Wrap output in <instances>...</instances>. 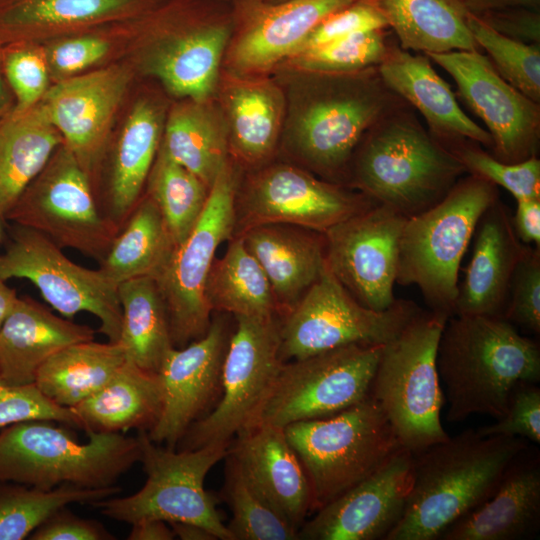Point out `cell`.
Segmentation results:
<instances>
[{"label":"cell","mask_w":540,"mask_h":540,"mask_svg":"<svg viewBox=\"0 0 540 540\" xmlns=\"http://www.w3.org/2000/svg\"><path fill=\"white\" fill-rule=\"evenodd\" d=\"M406 217L381 204L326 230L325 260L342 286L363 306L382 311L397 298L398 244Z\"/></svg>","instance_id":"17"},{"label":"cell","mask_w":540,"mask_h":540,"mask_svg":"<svg viewBox=\"0 0 540 540\" xmlns=\"http://www.w3.org/2000/svg\"><path fill=\"white\" fill-rule=\"evenodd\" d=\"M512 225L519 240L526 245L540 247V198L516 200Z\"/></svg>","instance_id":"55"},{"label":"cell","mask_w":540,"mask_h":540,"mask_svg":"<svg viewBox=\"0 0 540 540\" xmlns=\"http://www.w3.org/2000/svg\"><path fill=\"white\" fill-rule=\"evenodd\" d=\"M0 278L29 280L67 319L80 312L94 315L100 322L99 331L108 341L118 342L122 327L118 285L99 268L73 262L43 234L14 226L8 246L0 253Z\"/></svg>","instance_id":"15"},{"label":"cell","mask_w":540,"mask_h":540,"mask_svg":"<svg viewBox=\"0 0 540 540\" xmlns=\"http://www.w3.org/2000/svg\"><path fill=\"white\" fill-rule=\"evenodd\" d=\"M446 147L459 159L467 173L503 187L515 200L540 198V160L536 156L510 164L465 143V140Z\"/></svg>","instance_id":"46"},{"label":"cell","mask_w":540,"mask_h":540,"mask_svg":"<svg viewBox=\"0 0 540 540\" xmlns=\"http://www.w3.org/2000/svg\"><path fill=\"white\" fill-rule=\"evenodd\" d=\"M421 309L406 299H396L382 311L369 309L325 263L319 278L279 320L280 357L286 362L351 344L384 345Z\"/></svg>","instance_id":"12"},{"label":"cell","mask_w":540,"mask_h":540,"mask_svg":"<svg viewBox=\"0 0 540 540\" xmlns=\"http://www.w3.org/2000/svg\"><path fill=\"white\" fill-rule=\"evenodd\" d=\"M233 328L218 316L202 337L172 348L158 371L163 408L147 432L160 445L175 448L189 427L207 415L221 395L222 369Z\"/></svg>","instance_id":"19"},{"label":"cell","mask_w":540,"mask_h":540,"mask_svg":"<svg viewBox=\"0 0 540 540\" xmlns=\"http://www.w3.org/2000/svg\"><path fill=\"white\" fill-rule=\"evenodd\" d=\"M230 240L223 257L215 259L207 278L205 295L212 311L234 317L276 316L274 294L262 267L241 236Z\"/></svg>","instance_id":"39"},{"label":"cell","mask_w":540,"mask_h":540,"mask_svg":"<svg viewBox=\"0 0 540 540\" xmlns=\"http://www.w3.org/2000/svg\"><path fill=\"white\" fill-rule=\"evenodd\" d=\"M94 333L30 296H18L0 327V375L13 385L34 384L47 359L71 344L94 340Z\"/></svg>","instance_id":"28"},{"label":"cell","mask_w":540,"mask_h":540,"mask_svg":"<svg viewBox=\"0 0 540 540\" xmlns=\"http://www.w3.org/2000/svg\"><path fill=\"white\" fill-rule=\"evenodd\" d=\"M175 246L158 206L146 194L118 231L99 269L117 285L137 277L155 279Z\"/></svg>","instance_id":"35"},{"label":"cell","mask_w":540,"mask_h":540,"mask_svg":"<svg viewBox=\"0 0 540 540\" xmlns=\"http://www.w3.org/2000/svg\"><path fill=\"white\" fill-rule=\"evenodd\" d=\"M221 497L232 511L233 540H297L298 529L280 516L249 483L236 459L226 456Z\"/></svg>","instance_id":"42"},{"label":"cell","mask_w":540,"mask_h":540,"mask_svg":"<svg viewBox=\"0 0 540 540\" xmlns=\"http://www.w3.org/2000/svg\"><path fill=\"white\" fill-rule=\"evenodd\" d=\"M382 347L351 344L283 362L251 426L284 428L362 402L370 395Z\"/></svg>","instance_id":"10"},{"label":"cell","mask_w":540,"mask_h":540,"mask_svg":"<svg viewBox=\"0 0 540 540\" xmlns=\"http://www.w3.org/2000/svg\"><path fill=\"white\" fill-rule=\"evenodd\" d=\"M132 0H18L0 13V45L20 41L43 25L91 21L121 10Z\"/></svg>","instance_id":"43"},{"label":"cell","mask_w":540,"mask_h":540,"mask_svg":"<svg viewBox=\"0 0 540 540\" xmlns=\"http://www.w3.org/2000/svg\"><path fill=\"white\" fill-rule=\"evenodd\" d=\"M448 318L421 309L383 345L372 380L370 396L412 454L449 437L440 418L445 398L436 365L438 342Z\"/></svg>","instance_id":"7"},{"label":"cell","mask_w":540,"mask_h":540,"mask_svg":"<svg viewBox=\"0 0 540 540\" xmlns=\"http://www.w3.org/2000/svg\"><path fill=\"white\" fill-rule=\"evenodd\" d=\"M62 144L41 101L0 121V215L4 219Z\"/></svg>","instance_id":"33"},{"label":"cell","mask_w":540,"mask_h":540,"mask_svg":"<svg viewBox=\"0 0 540 540\" xmlns=\"http://www.w3.org/2000/svg\"><path fill=\"white\" fill-rule=\"evenodd\" d=\"M228 144L243 162L258 164L272 154L280 129L283 100L269 82L238 79L225 94Z\"/></svg>","instance_id":"37"},{"label":"cell","mask_w":540,"mask_h":540,"mask_svg":"<svg viewBox=\"0 0 540 540\" xmlns=\"http://www.w3.org/2000/svg\"><path fill=\"white\" fill-rule=\"evenodd\" d=\"M147 195L158 206L177 246L190 234L208 200L210 188L159 147L149 173Z\"/></svg>","instance_id":"41"},{"label":"cell","mask_w":540,"mask_h":540,"mask_svg":"<svg viewBox=\"0 0 540 540\" xmlns=\"http://www.w3.org/2000/svg\"><path fill=\"white\" fill-rule=\"evenodd\" d=\"M15 289L9 287L6 281L0 278V327L17 301Z\"/></svg>","instance_id":"59"},{"label":"cell","mask_w":540,"mask_h":540,"mask_svg":"<svg viewBox=\"0 0 540 540\" xmlns=\"http://www.w3.org/2000/svg\"><path fill=\"white\" fill-rule=\"evenodd\" d=\"M228 133L221 118L206 102L185 101L166 121L160 147L209 188L229 161Z\"/></svg>","instance_id":"36"},{"label":"cell","mask_w":540,"mask_h":540,"mask_svg":"<svg viewBox=\"0 0 540 540\" xmlns=\"http://www.w3.org/2000/svg\"><path fill=\"white\" fill-rule=\"evenodd\" d=\"M13 107L14 98L4 78L0 62V121L12 111Z\"/></svg>","instance_id":"60"},{"label":"cell","mask_w":540,"mask_h":540,"mask_svg":"<svg viewBox=\"0 0 540 540\" xmlns=\"http://www.w3.org/2000/svg\"><path fill=\"white\" fill-rule=\"evenodd\" d=\"M377 204L360 191L278 164L259 171L240 192L237 190L233 237L266 224H288L324 233Z\"/></svg>","instance_id":"16"},{"label":"cell","mask_w":540,"mask_h":540,"mask_svg":"<svg viewBox=\"0 0 540 540\" xmlns=\"http://www.w3.org/2000/svg\"><path fill=\"white\" fill-rule=\"evenodd\" d=\"M387 27V22L374 7L361 0H356L324 18L309 33L296 53L343 39L358 32Z\"/></svg>","instance_id":"51"},{"label":"cell","mask_w":540,"mask_h":540,"mask_svg":"<svg viewBox=\"0 0 540 540\" xmlns=\"http://www.w3.org/2000/svg\"><path fill=\"white\" fill-rule=\"evenodd\" d=\"M109 50V43L99 37L82 36L61 41L48 50L46 61L49 74L58 81L100 61Z\"/></svg>","instance_id":"52"},{"label":"cell","mask_w":540,"mask_h":540,"mask_svg":"<svg viewBox=\"0 0 540 540\" xmlns=\"http://www.w3.org/2000/svg\"><path fill=\"white\" fill-rule=\"evenodd\" d=\"M471 259L458 285L453 315L503 318L509 286L526 244L517 237L508 208L497 199L481 215Z\"/></svg>","instance_id":"24"},{"label":"cell","mask_w":540,"mask_h":540,"mask_svg":"<svg viewBox=\"0 0 540 540\" xmlns=\"http://www.w3.org/2000/svg\"><path fill=\"white\" fill-rule=\"evenodd\" d=\"M395 106L365 133L351 159V186L406 218L441 201L464 174L459 159Z\"/></svg>","instance_id":"3"},{"label":"cell","mask_w":540,"mask_h":540,"mask_svg":"<svg viewBox=\"0 0 540 540\" xmlns=\"http://www.w3.org/2000/svg\"><path fill=\"white\" fill-rule=\"evenodd\" d=\"M356 0H243L240 30L230 53L240 72L266 70L295 54L327 16Z\"/></svg>","instance_id":"22"},{"label":"cell","mask_w":540,"mask_h":540,"mask_svg":"<svg viewBox=\"0 0 540 540\" xmlns=\"http://www.w3.org/2000/svg\"><path fill=\"white\" fill-rule=\"evenodd\" d=\"M467 26L478 46L489 54L501 77L539 103L540 43L528 44L508 38L470 12Z\"/></svg>","instance_id":"44"},{"label":"cell","mask_w":540,"mask_h":540,"mask_svg":"<svg viewBox=\"0 0 540 540\" xmlns=\"http://www.w3.org/2000/svg\"><path fill=\"white\" fill-rule=\"evenodd\" d=\"M5 220L99 263L120 230L102 213L90 176L64 143L21 193Z\"/></svg>","instance_id":"13"},{"label":"cell","mask_w":540,"mask_h":540,"mask_svg":"<svg viewBox=\"0 0 540 540\" xmlns=\"http://www.w3.org/2000/svg\"><path fill=\"white\" fill-rule=\"evenodd\" d=\"M137 438L139 462L146 474L143 487L132 495H116L92 505L120 522H189L207 528L219 540H233L216 508V498L204 488L208 472L226 458L231 443L175 450L153 442L147 431H138Z\"/></svg>","instance_id":"9"},{"label":"cell","mask_w":540,"mask_h":540,"mask_svg":"<svg viewBox=\"0 0 540 540\" xmlns=\"http://www.w3.org/2000/svg\"><path fill=\"white\" fill-rule=\"evenodd\" d=\"M230 33L228 23L216 17L194 23L157 42L145 58V69L173 95L206 102Z\"/></svg>","instance_id":"27"},{"label":"cell","mask_w":540,"mask_h":540,"mask_svg":"<svg viewBox=\"0 0 540 540\" xmlns=\"http://www.w3.org/2000/svg\"><path fill=\"white\" fill-rule=\"evenodd\" d=\"M265 272L277 314H287L319 278L325 260L323 233L288 224L252 227L239 235Z\"/></svg>","instance_id":"29"},{"label":"cell","mask_w":540,"mask_h":540,"mask_svg":"<svg viewBox=\"0 0 540 540\" xmlns=\"http://www.w3.org/2000/svg\"><path fill=\"white\" fill-rule=\"evenodd\" d=\"M222 369L219 401L193 423L178 445L197 449L231 443L251 426L283 363L280 322L275 316H236Z\"/></svg>","instance_id":"14"},{"label":"cell","mask_w":540,"mask_h":540,"mask_svg":"<svg viewBox=\"0 0 540 540\" xmlns=\"http://www.w3.org/2000/svg\"><path fill=\"white\" fill-rule=\"evenodd\" d=\"M122 327L118 342L126 359L138 367L158 373L174 348L167 310L156 281L137 277L118 285Z\"/></svg>","instance_id":"38"},{"label":"cell","mask_w":540,"mask_h":540,"mask_svg":"<svg viewBox=\"0 0 540 540\" xmlns=\"http://www.w3.org/2000/svg\"><path fill=\"white\" fill-rule=\"evenodd\" d=\"M128 540H172L175 538L170 525L158 519H143L131 524Z\"/></svg>","instance_id":"56"},{"label":"cell","mask_w":540,"mask_h":540,"mask_svg":"<svg viewBox=\"0 0 540 540\" xmlns=\"http://www.w3.org/2000/svg\"><path fill=\"white\" fill-rule=\"evenodd\" d=\"M126 360L119 342L74 343L41 365L34 384L53 403L73 408L110 381Z\"/></svg>","instance_id":"34"},{"label":"cell","mask_w":540,"mask_h":540,"mask_svg":"<svg viewBox=\"0 0 540 540\" xmlns=\"http://www.w3.org/2000/svg\"><path fill=\"white\" fill-rule=\"evenodd\" d=\"M436 365L449 422L473 414L497 420L519 383H539L540 346L504 318L452 315L438 342Z\"/></svg>","instance_id":"2"},{"label":"cell","mask_w":540,"mask_h":540,"mask_svg":"<svg viewBox=\"0 0 540 540\" xmlns=\"http://www.w3.org/2000/svg\"><path fill=\"white\" fill-rule=\"evenodd\" d=\"M413 454L398 452L379 470L323 506L298 531L303 540H385L403 516Z\"/></svg>","instance_id":"20"},{"label":"cell","mask_w":540,"mask_h":540,"mask_svg":"<svg viewBox=\"0 0 540 540\" xmlns=\"http://www.w3.org/2000/svg\"><path fill=\"white\" fill-rule=\"evenodd\" d=\"M162 115L148 100L130 111L113 147L100 209L119 229L141 198L161 143Z\"/></svg>","instance_id":"30"},{"label":"cell","mask_w":540,"mask_h":540,"mask_svg":"<svg viewBox=\"0 0 540 540\" xmlns=\"http://www.w3.org/2000/svg\"><path fill=\"white\" fill-rule=\"evenodd\" d=\"M236 169L228 161L210 188L205 208L188 237L175 246L154 279L163 298L175 348H182L207 332L212 309L206 282L222 242L235 228Z\"/></svg>","instance_id":"11"},{"label":"cell","mask_w":540,"mask_h":540,"mask_svg":"<svg viewBox=\"0 0 540 540\" xmlns=\"http://www.w3.org/2000/svg\"><path fill=\"white\" fill-rule=\"evenodd\" d=\"M426 55L451 75L466 104L484 122L493 140L495 158L512 164L536 156L539 103L503 79L480 51Z\"/></svg>","instance_id":"18"},{"label":"cell","mask_w":540,"mask_h":540,"mask_svg":"<svg viewBox=\"0 0 540 540\" xmlns=\"http://www.w3.org/2000/svg\"><path fill=\"white\" fill-rule=\"evenodd\" d=\"M528 446L521 437L480 436L468 429L413 454L406 507L385 540H439L494 494Z\"/></svg>","instance_id":"1"},{"label":"cell","mask_w":540,"mask_h":540,"mask_svg":"<svg viewBox=\"0 0 540 540\" xmlns=\"http://www.w3.org/2000/svg\"><path fill=\"white\" fill-rule=\"evenodd\" d=\"M175 538L182 540H217L218 538L207 528L189 522H170Z\"/></svg>","instance_id":"58"},{"label":"cell","mask_w":540,"mask_h":540,"mask_svg":"<svg viewBox=\"0 0 540 540\" xmlns=\"http://www.w3.org/2000/svg\"><path fill=\"white\" fill-rule=\"evenodd\" d=\"M235 437L229 453L249 483L299 531L311 513V489L284 429L260 424L242 430Z\"/></svg>","instance_id":"23"},{"label":"cell","mask_w":540,"mask_h":540,"mask_svg":"<svg viewBox=\"0 0 540 540\" xmlns=\"http://www.w3.org/2000/svg\"><path fill=\"white\" fill-rule=\"evenodd\" d=\"M17 1L18 0H0V13Z\"/></svg>","instance_id":"61"},{"label":"cell","mask_w":540,"mask_h":540,"mask_svg":"<svg viewBox=\"0 0 540 540\" xmlns=\"http://www.w3.org/2000/svg\"><path fill=\"white\" fill-rule=\"evenodd\" d=\"M128 82L124 68L109 67L60 80L40 100L64 145L90 178L106 152Z\"/></svg>","instance_id":"21"},{"label":"cell","mask_w":540,"mask_h":540,"mask_svg":"<svg viewBox=\"0 0 540 540\" xmlns=\"http://www.w3.org/2000/svg\"><path fill=\"white\" fill-rule=\"evenodd\" d=\"M497 187L469 174L429 209L406 219L398 244L396 283L416 285L429 310L453 315L460 263Z\"/></svg>","instance_id":"6"},{"label":"cell","mask_w":540,"mask_h":540,"mask_svg":"<svg viewBox=\"0 0 540 540\" xmlns=\"http://www.w3.org/2000/svg\"><path fill=\"white\" fill-rule=\"evenodd\" d=\"M0 482V540H22L52 514L72 503L94 504L118 495L119 486L84 488L63 484L45 490L19 483Z\"/></svg>","instance_id":"40"},{"label":"cell","mask_w":540,"mask_h":540,"mask_svg":"<svg viewBox=\"0 0 540 540\" xmlns=\"http://www.w3.org/2000/svg\"><path fill=\"white\" fill-rule=\"evenodd\" d=\"M54 422L26 420L0 431V482L105 488L139 462L137 437L86 431L89 440L81 443Z\"/></svg>","instance_id":"5"},{"label":"cell","mask_w":540,"mask_h":540,"mask_svg":"<svg viewBox=\"0 0 540 540\" xmlns=\"http://www.w3.org/2000/svg\"><path fill=\"white\" fill-rule=\"evenodd\" d=\"M478 17L508 38L528 44L540 43V14L536 8L507 7L482 13Z\"/></svg>","instance_id":"54"},{"label":"cell","mask_w":540,"mask_h":540,"mask_svg":"<svg viewBox=\"0 0 540 540\" xmlns=\"http://www.w3.org/2000/svg\"><path fill=\"white\" fill-rule=\"evenodd\" d=\"M307 475L311 513L383 467L405 449L376 401L283 428Z\"/></svg>","instance_id":"8"},{"label":"cell","mask_w":540,"mask_h":540,"mask_svg":"<svg viewBox=\"0 0 540 540\" xmlns=\"http://www.w3.org/2000/svg\"><path fill=\"white\" fill-rule=\"evenodd\" d=\"M26 420H51L82 429L72 409L50 401L35 384L13 385L0 375V431Z\"/></svg>","instance_id":"48"},{"label":"cell","mask_w":540,"mask_h":540,"mask_svg":"<svg viewBox=\"0 0 540 540\" xmlns=\"http://www.w3.org/2000/svg\"><path fill=\"white\" fill-rule=\"evenodd\" d=\"M265 1H268V2H281V1H285V0H265Z\"/></svg>","instance_id":"63"},{"label":"cell","mask_w":540,"mask_h":540,"mask_svg":"<svg viewBox=\"0 0 540 540\" xmlns=\"http://www.w3.org/2000/svg\"><path fill=\"white\" fill-rule=\"evenodd\" d=\"M468 11L475 15L507 7L525 6L536 8L540 0H462Z\"/></svg>","instance_id":"57"},{"label":"cell","mask_w":540,"mask_h":540,"mask_svg":"<svg viewBox=\"0 0 540 540\" xmlns=\"http://www.w3.org/2000/svg\"><path fill=\"white\" fill-rule=\"evenodd\" d=\"M503 318L539 335L540 247L526 245L511 278Z\"/></svg>","instance_id":"49"},{"label":"cell","mask_w":540,"mask_h":540,"mask_svg":"<svg viewBox=\"0 0 540 540\" xmlns=\"http://www.w3.org/2000/svg\"><path fill=\"white\" fill-rule=\"evenodd\" d=\"M540 529V453L524 449L494 494L451 525L440 540H521Z\"/></svg>","instance_id":"25"},{"label":"cell","mask_w":540,"mask_h":540,"mask_svg":"<svg viewBox=\"0 0 540 540\" xmlns=\"http://www.w3.org/2000/svg\"><path fill=\"white\" fill-rule=\"evenodd\" d=\"M538 383H519L509 398L505 414L489 426L478 428L480 436L521 437L540 443V388Z\"/></svg>","instance_id":"50"},{"label":"cell","mask_w":540,"mask_h":540,"mask_svg":"<svg viewBox=\"0 0 540 540\" xmlns=\"http://www.w3.org/2000/svg\"><path fill=\"white\" fill-rule=\"evenodd\" d=\"M0 47L1 68L14 98L11 112L20 113L37 104L48 90L49 69L43 51L23 41Z\"/></svg>","instance_id":"47"},{"label":"cell","mask_w":540,"mask_h":540,"mask_svg":"<svg viewBox=\"0 0 540 540\" xmlns=\"http://www.w3.org/2000/svg\"><path fill=\"white\" fill-rule=\"evenodd\" d=\"M29 539L113 540L115 537L101 523L79 517L63 507L34 530Z\"/></svg>","instance_id":"53"},{"label":"cell","mask_w":540,"mask_h":540,"mask_svg":"<svg viewBox=\"0 0 540 540\" xmlns=\"http://www.w3.org/2000/svg\"><path fill=\"white\" fill-rule=\"evenodd\" d=\"M377 70L390 91L422 114L430 134L443 145L468 139L492 149L491 135L464 113L450 86L434 70L427 55H415L389 45Z\"/></svg>","instance_id":"26"},{"label":"cell","mask_w":540,"mask_h":540,"mask_svg":"<svg viewBox=\"0 0 540 540\" xmlns=\"http://www.w3.org/2000/svg\"><path fill=\"white\" fill-rule=\"evenodd\" d=\"M389 45L384 29L358 32L290 56L289 63L301 72L346 74L377 67Z\"/></svg>","instance_id":"45"},{"label":"cell","mask_w":540,"mask_h":540,"mask_svg":"<svg viewBox=\"0 0 540 540\" xmlns=\"http://www.w3.org/2000/svg\"><path fill=\"white\" fill-rule=\"evenodd\" d=\"M303 83L289 127V146L326 178L347 173L365 133L394 107L396 95L377 67L355 73H311Z\"/></svg>","instance_id":"4"},{"label":"cell","mask_w":540,"mask_h":540,"mask_svg":"<svg viewBox=\"0 0 540 540\" xmlns=\"http://www.w3.org/2000/svg\"><path fill=\"white\" fill-rule=\"evenodd\" d=\"M5 219L0 215V241L3 237V230H4V223H5Z\"/></svg>","instance_id":"62"},{"label":"cell","mask_w":540,"mask_h":540,"mask_svg":"<svg viewBox=\"0 0 540 540\" xmlns=\"http://www.w3.org/2000/svg\"><path fill=\"white\" fill-rule=\"evenodd\" d=\"M163 408V387L158 373L126 360L100 390L73 408L82 429L123 433L149 431Z\"/></svg>","instance_id":"31"},{"label":"cell","mask_w":540,"mask_h":540,"mask_svg":"<svg viewBox=\"0 0 540 540\" xmlns=\"http://www.w3.org/2000/svg\"><path fill=\"white\" fill-rule=\"evenodd\" d=\"M396 33L400 47L417 52L479 51L462 0H361Z\"/></svg>","instance_id":"32"}]
</instances>
